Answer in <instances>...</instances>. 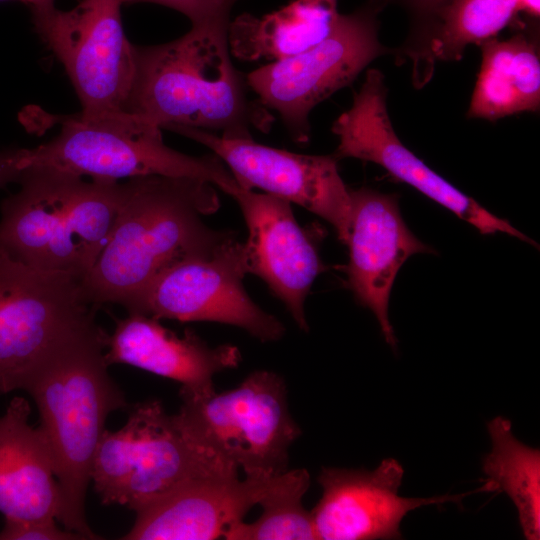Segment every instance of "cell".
<instances>
[{
  "mask_svg": "<svg viewBox=\"0 0 540 540\" xmlns=\"http://www.w3.org/2000/svg\"><path fill=\"white\" fill-rule=\"evenodd\" d=\"M219 207L214 185L202 179L150 175L122 183L113 228L83 280L91 302L127 308L167 269L210 255L234 238L202 219Z\"/></svg>",
  "mask_w": 540,
  "mask_h": 540,
  "instance_id": "obj_1",
  "label": "cell"
},
{
  "mask_svg": "<svg viewBox=\"0 0 540 540\" xmlns=\"http://www.w3.org/2000/svg\"><path fill=\"white\" fill-rule=\"evenodd\" d=\"M108 337L96 321L71 334L43 357L22 389L37 406L51 451L60 498L57 520L85 540L101 539L85 515L95 452L108 416L128 406L108 373Z\"/></svg>",
  "mask_w": 540,
  "mask_h": 540,
  "instance_id": "obj_2",
  "label": "cell"
},
{
  "mask_svg": "<svg viewBox=\"0 0 540 540\" xmlns=\"http://www.w3.org/2000/svg\"><path fill=\"white\" fill-rule=\"evenodd\" d=\"M228 29L192 27L164 44L135 46L136 73L126 111L161 128L182 125L229 139L268 133L275 121L250 96L246 75L236 69Z\"/></svg>",
  "mask_w": 540,
  "mask_h": 540,
  "instance_id": "obj_3",
  "label": "cell"
},
{
  "mask_svg": "<svg viewBox=\"0 0 540 540\" xmlns=\"http://www.w3.org/2000/svg\"><path fill=\"white\" fill-rule=\"evenodd\" d=\"M17 182L19 191L0 205V251L84 280L115 223L122 183L49 169L24 170Z\"/></svg>",
  "mask_w": 540,
  "mask_h": 540,
  "instance_id": "obj_4",
  "label": "cell"
},
{
  "mask_svg": "<svg viewBox=\"0 0 540 540\" xmlns=\"http://www.w3.org/2000/svg\"><path fill=\"white\" fill-rule=\"evenodd\" d=\"M155 123L117 111L65 118L60 133L31 149L10 150L20 174L49 169L96 180L118 181L150 175L188 177L210 182L233 196L239 185L214 153L190 156L168 147Z\"/></svg>",
  "mask_w": 540,
  "mask_h": 540,
  "instance_id": "obj_5",
  "label": "cell"
},
{
  "mask_svg": "<svg viewBox=\"0 0 540 540\" xmlns=\"http://www.w3.org/2000/svg\"><path fill=\"white\" fill-rule=\"evenodd\" d=\"M180 398L174 420L203 451L242 469L246 477L269 478L288 470V451L301 430L289 412L279 375L255 371L234 389Z\"/></svg>",
  "mask_w": 540,
  "mask_h": 540,
  "instance_id": "obj_6",
  "label": "cell"
},
{
  "mask_svg": "<svg viewBox=\"0 0 540 540\" xmlns=\"http://www.w3.org/2000/svg\"><path fill=\"white\" fill-rule=\"evenodd\" d=\"M222 471L238 472L190 441L159 400H148L130 409L122 428L104 431L91 481L103 505L136 513L193 478Z\"/></svg>",
  "mask_w": 540,
  "mask_h": 540,
  "instance_id": "obj_7",
  "label": "cell"
},
{
  "mask_svg": "<svg viewBox=\"0 0 540 540\" xmlns=\"http://www.w3.org/2000/svg\"><path fill=\"white\" fill-rule=\"evenodd\" d=\"M381 10L368 0L351 13L340 14L329 35L315 46L246 75L250 89L266 108L278 113L294 142L309 141V116L316 105L389 53L378 36Z\"/></svg>",
  "mask_w": 540,
  "mask_h": 540,
  "instance_id": "obj_8",
  "label": "cell"
},
{
  "mask_svg": "<svg viewBox=\"0 0 540 540\" xmlns=\"http://www.w3.org/2000/svg\"><path fill=\"white\" fill-rule=\"evenodd\" d=\"M83 279L40 270L0 251V394L23 389L43 357L95 320Z\"/></svg>",
  "mask_w": 540,
  "mask_h": 540,
  "instance_id": "obj_9",
  "label": "cell"
},
{
  "mask_svg": "<svg viewBox=\"0 0 540 540\" xmlns=\"http://www.w3.org/2000/svg\"><path fill=\"white\" fill-rule=\"evenodd\" d=\"M122 0H81L68 11L32 9L36 32L63 64L84 116L126 111L136 50L124 32Z\"/></svg>",
  "mask_w": 540,
  "mask_h": 540,
  "instance_id": "obj_10",
  "label": "cell"
},
{
  "mask_svg": "<svg viewBox=\"0 0 540 540\" xmlns=\"http://www.w3.org/2000/svg\"><path fill=\"white\" fill-rule=\"evenodd\" d=\"M244 243L232 238L212 254L161 273L126 308L155 319L211 321L244 329L262 342L279 340L284 325L249 297Z\"/></svg>",
  "mask_w": 540,
  "mask_h": 540,
  "instance_id": "obj_11",
  "label": "cell"
},
{
  "mask_svg": "<svg viewBox=\"0 0 540 540\" xmlns=\"http://www.w3.org/2000/svg\"><path fill=\"white\" fill-rule=\"evenodd\" d=\"M386 97L384 75L377 69H369L360 89L353 95L351 107L332 125V132L339 139L334 156L380 165L397 180L411 185L473 225L481 234L501 232L532 243L508 221L462 193L404 146L391 124Z\"/></svg>",
  "mask_w": 540,
  "mask_h": 540,
  "instance_id": "obj_12",
  "label": "cell"
},
{
  "mask_svg": "<svg viewBox=\"0 0 540 540\" xmlns=\"http://www.w3.org/2000/svg\"><path fill=\"white\" fill-rule=\"evenodd\" d=\"M166 129L208 147L233 174L240 188L262 189L320 216L347 244L352 217L350 189L344 184L334 155H305L248 139H229L182 125Z\"/></svg>",
  "mask_w": 540,
  "mask_h": 540,
  "instance_id": "obj_13",
  "label": "cell"
},
{
  "mask_svg": "<svg viewBox=\"0 0 540 540\" xmlns=\"http://www.w3.org/2000/svg\"><path fill=\"white\" fill-rule=\"evenodd\" d=\"M404 470L386 458L373 471L323 467L317 481L322 497L311 511L319 540H373L402 538L400 524L410 511L446 502L461 504L476 491L428 498L399 495Z\"/></svg>",
  "mask_w": 540,
  "mask_h": 540,
  "instance_id": "obj_14",
  "label": "cell"
},
{
  "mask_svg": "<svg viewBox=\"0 0 540 540\" xmlns=\"http://www.w3.org/2000/svg\"><path fill=\"white\" fill-rule=\"evenodd\" d=\"M232 197L248 229L244 243L247 272L262 279L297 326L308 332L305 300L314 280L325 270L315 241L299 226L289 201L242 188Z\"/></svg>",
  "mask_w": 540,
  "mask_h": 540,
  "instance_id": "obj_15",
  "label": "cell"
},
{
  "mask_svg": "<svg viewBox=\"0 0 540 540\" xmlns=\"http://www.w3.org/2000/svg\"><path fill=\"white\" fill-rule=\"evenodd\" d=\"M350 197L348 286L357 302L374 313L386 343L396 349L397 340L388 317L395 277L410 256L432 253L433 249L406 226L396 195L363 187L350 190Z\"/></svg>",
  "mask_w": 540,
  "mask_h": 540,
  "instance_id": "obj_16",
  "label": "cell"
},
{
  "mask_svg": "<svg viewBox=\"0 0 540 540\" xmlns=\"http://www.w3.org/2000/svg\"><path fill=\"white\" fill-rule=\"evenodd\" d=\"M275 477V476H274ZM274 477L240 480L237 471L193 478L136 512L125 540H212L258 505Z\"/></svg>",
  "mask_w": 540,
  "mask_h": 540,
  "instance_id": "obj_17",
  "label": "cell"
},
{
  "mask_svg": "<svg viewBox=\"0 0 540 540\" xmlns=\"http://www.w3.org/2000/svg\"><path fill=\"white\" fill-rule=\"evenodd\" d=\"M106 349L108 365L127 364L174 380L181 384L179 395L193 397L214 393L213 376L241 361L234 345L210 347L191 329L180 337L158 319L140 313L116 321Z\"/></svg>",
  "mask_w": 540,
  "mask_h": 540,
  "instance_id": "obj_18",
  "label": "cell"
},
{
  "mask_svg": "<svg viewBox=\"0 0 540 540\" xmlns=\"http://www.w3.org/2000/svg\"><path fill=\"white\" fill-rule=\"evenodd\" d=\"M27 399L15 396L0 416V513L21 520L55 519L59 488L49 444L29 423Z\"/></svg>",
  "mask_w": 540,
  "mask_h": 540,
  "instance_id": "obj_19",
  "label": "cell"
},
{
  "mask_svg": "<svg viewBox=\"0 0 540 540\" xmlns=\"http://www.w3.org/2000/svg\"><path fill=\"white\" fill-rule=\"evenodd\" d=\"M482 62L467 116L497 120L539 109L540 58L536 36L519 32L481 45Z\"/></svg>",
  "mask_w": 540,
  "mask_h": 540,
  "instance_id": "obj_20",
  "label": "cell"
},
{
  "mask_svg": "<svg viewBox=\"0 0 540 540\" xmlns=\"http://www.w3.org/2000/svg\"><path fill=\"white\" fill-rule=\"evenodd\" d=\"M338 0H292L262 17L243 13L230 21V53L243 61H279L326 38L340 13Z\"/></svg>",
  "mask_w": 540,
  "mask_h": 540,
  "instance_id": "obj_21",
  "label": "cell"
},
{
  "mask_svg": "<svg viewBox=\"0 0 540 540\" xmlns=\"http://www.w3.org/2000/svg\"><path fill=\"white\" fill-rule=\"evenodd\" d=\"M492 450L482 469L491 492H505L518 511L519 524L528 540L540 537V451L520 442L511 422L501 416L487 424Z\"/></svg>",
  "mask_w": 540,
  "mask_h": 540,
  "instance_id": "obj_22",
  "label": "cell"
},
{
  "mask_svg": "<svg viewBox=\"0 0 540 540\" xmlns=\"http://www.w3.org/2000/svg\"><path fill=\"white\" fill-rule=\"evenodd\" d=\"M310 486L306 469L287 470L275 476L259 504L261 516L243 520L223 533L227 540H316L312 513L302 499Z\"/></svg>",
  "mask_w": 540,
  "mask_h": 540,
  "instance_id": "obj_23",
  "label": "cell"
},
{
  "mask_svg": "<svg viewBox=\"0 0 540 540\" xmlns=\"http://www.w3.org/2000/svg\"><path fill=\"white\" fill-rule=\"evenodd\" d=\"M519 12L517 0H454L443 12L429 46V61H458L470 44L496 38Z\"/></svg>",
  "mask_w": 540,
  "mask_h": 540,
  "instance_id": "obj_24",
  "label": "cell"
},
{
  "mask_svg": "<svg viewBox=\"0 0 540 540\" xmlns=\"http://www.w3.org/2000/svg\"><path fill=\"white\" fill-rule=\"evenodd\" d=\"M383 8L397 4L409 18V33L404 44L397 50L398 58L409 57L413 64V83L425 85L433 75L429 61V46L443 12L454 0H371Z\"/></svg>",
  "mask_w": 540,
  "mask_h": 540,
  "instance_id": "obj_25",
  "label": "cell"
},
{
  "mask_svg": "<svg viewBox=\"0 0 540 540\" xmlns=\"http://www.w3.org/2000/svg\"><path fill=\"white\" fill-rule=\"evenodd\" d=\"M238 0H122L128 3H154L184 14L192 27L228 29L230 13Z\"/></svg>",
  "mask_w": 540,
  "mask_h": 540,
  "instance_id": "obj_26",
  "label": "cell"
},
{
  "mask_svg": "<svg viewBox=\"0 0 540 540\" xmlns=\"http://www.w3.org/2000/svg\"><path fill=\"white\" fill-rule=\"evenodd\" d=\"M4 519L0 540H85L77 532L59 528L55 519Z\"/></svg>",
  "mask_w": 540,
  "mask_h": 540,
  "instance_id": "obj_27",
  "label": "cell"
},
{
  "mask_svg": "<svg viewBox=\"0 0 540 540\" xmlns=\"http://www.w3.org/2000/svg\"><path fill=\"white\" fill-rule=\"evenodd\" d=\"M18 176L11 162L10 151H0V187L10 182H17Z\"/></svg>",
  "mask_w": 540,
  "mask_h": 540,
  "instance_id": "obj_28",
  "label": "cell"
},
{
  "mask_svg": "<svg viewBox=\"0 0 540 540\" xmlns=\"http://www.w3.org/2000/svg\"><path fill=\"white\" fill-rule=\"evenodd\" d=\"M518 10L533 18H539L540 0H517Z\"/></svg>",
  "mask_w": 540,
  "mask_h": 540,
  "instance_id": "obj_29",
  "label": "cell"
},
{
  "mask_svg": "<svg viewBox=\"0 0 540 540\" xmlns=\"http://www.w3.org/2000/svg\"><path fill=\"white\" fill-rule=\"evenodd\" d=\"M30 6L32 9H41L54 6L55 0H17Z\"/></svg>",
  "mask_w": 540,
  "mask_h": 540,
  "instance_id": "obj_30",
  "label": "cell"
}]
</instances>
